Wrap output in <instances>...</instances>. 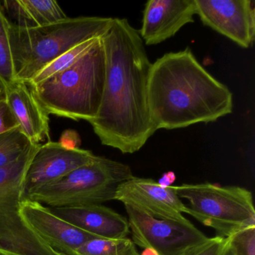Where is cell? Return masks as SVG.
I'll return each instance as SVG.
<instances>
[{"label": "cell", "mask_w": 255, "mask_h": 255, "mask_svg": "<svg viewBox=\"0 0 255 255\" xmlns=\"http://www.w3.org/2000/svg\"><path fill=\"white\" fill-rule=\"evenodd\" d=\"M101 41L105 83L98 116L89 124L104 145L135 153L156 131L148 105L152 63L138 30L126 18H113Z\"/></svg>", "instance_id": "1"}, {"label": "cell", "mask_w": 255, "mask_h": 255, "mask_svg": "<svg viewBox=\"0 0 255 255\" xmlns=\"http://www.w3.org/2000/svg\"><path fill=\"white\" fill-rule=\"evenodd\" d=\"M148 105L156 130L210 123L231 114L233 94L213 77L189 47L165 53L150 68Z\"/></svg>", "instance_id": "2"}, {"label": "cell", "mask_w": 255, "mask_h": 255, "mask_svg": "<svg viewBox=\"0 0 255 255\" xmlns=\"http://www.w3.org/2000/svg\"><path fill=\"white\" fill-rule=\"evenodd\" d=\"M113 21L112 17H67L36 28L20 27L11 22L9 41L16 81L27 83L70 49L88 40L102 38Z\"/></svg>", "instance_id": "3"}, {"label": "cell", "mask_w": 255, "mask_h": 255, "mask_svg": "<svg viewBox=\"0 0 255 255\" xmlns=\"http://www.w3.org/2000/svg\"><path fill=\"white\" fill-rule=\"evenodd\" d=\"M105 76V53L101 39L72 66L36 86H28L49 115L89 123L99 112Z\"/></svg>", "instance_id": "4"}, {"label": "cell", "mask_w": 255, "mask_h": 255, "mask_svg": "<svg viewBox=\"0 0 255 255\" xmlns=\"http://www.w3.org/2000/svg\"><path fill=\"white\" fill-rule=\"evenodd\" d=\"M173 189L180 199L187 201L185 213L214 229L219 237L229 238L255 227L253 196L246 188L204 183H184Z\"/></svg>", "instance_id": "5"}, {"label": "cell", "mask_w": 255, "mask_h": 255, "mask_svg": "<svg viewBox=\"0 0 255 255\" xmlns=\"http://www.w3.org/2000/svg\"><path fill=\"white\" fill-rule=\"evenodd\" d=\"M133 177L129 165L103 156L74 170L61 180L40 188L27 199L47 207L102 204L115 200L116 188Z\"/></svg>", "instance_id": "6"}, {"label": "cell", "mask_w": 255, "mask_h": 255, "mask_svg": "<svg viewBox=\"0 0 255 255\" xmlns=\"http://www.w3.org/2000/svg\"><path fill=\"white\" fill-rule=\"evenodd\" d=\"M40 144H32L15 162L0 168V250L14 255H65L50 247L20 214L21 184Z\"/></svg>", "instance_id": "7"}, {"label": "cell", "mask_w": 255, "mask_h": 255, "mask_svg": "<svg viewBox=\"0 0 255 255\" xmlns=\"http://www.w3.org/2000/svg\"><path fill=\"white\" fill-rule=\"evenodd\" d=\"M134 244L155 251L157 255H189L209 237L190 221L162 220L125 205Z\"/></svg>", "instance_id": "8"}, {"label": "cell", "mask_w": 255, "mask_h": 255, "mask_svg": "<svg viewBox=\"0 0 255 255\" xmlns=\"http://www.w3.org/2000/svg\"><path fill=\"white\" fill-rule=\"evenodd\" d=\"M98 156L91 150L68 149L59 142L40 144L32 157L21 184V201L40 188L63 178L74 170L92 163Z\"/></svg>", "instance_id": "9"}, {"label": "cell", "mask_w": 255, "mask_h": 255, "mask_svg": "<svg viewBox=\"0 0 255 255\" xmlns=\"http://www.w3.org/2000/svg\"><path fill=\"white\" fill-rule=\"evenodd\" d=\"M196 14L204 25L249 48L255 37V7L252 0H195Z\"/></svg>", "instance_id": "10"}, {"label": "cell", "mask_w": 255, "mask_h": 255, "mask_svg": "<svg viewBox=\"0 0 255 255\" xmlns=\"http://www.w3.org/2000/svg\"><path fill=\"white\" fill-rule=\"evenodd\" d=\"M115 200L150 217L183 221L186 205L173 186L162 187L152 179L132 177L116 188Z\"/></svg>", "instance_id": "11"}, {"label": "cell", "mask_w": 255, "mask_h": 255, "mask_svg": "<svg viewBox=\"0 0 255 255\" xmlns=\"http://www.w3.org/2000/svg\"><path fill=\"white\" fill-rule=\"evenodd\" d=\"M20 214L50 247L65 255H71L89 240L99 238L58 217L49 207L35 201H21Z\"/></svg>", "instance_id": "12"}, {"label": "cell", "mask_w": 255, "mask_h": 255, "mask_svg": "<svg viewBox=\"0 0 255 255\" xmlns=\"http://www.w3.org/2000/svg\"><path fill=\"white\" fill-rule=\"evenodd\" d=\"M195 0H150L138 31L143 42L156 45L174 36L183 26L194 22Z\"/></svg>", "instance_id": "13"}, {"label": "cell", "mask_w": 255, "mask_h": 255, "mask_svg": "<svg viewBox=\"0 0 255 255\" xmlns=\"http://www.w3.org/2000/svg\"><path fill=\"white\" fill-rule=\"evenodd\" d=\"M7 104L21 132L33 144L50 141V118L23 82L15 81L3 90Z\"/></svg>", "instance_id": "14"}, {"label": "cell", "mask_w": 255, "mask_h": 255, "mask_svg": "<svg viewBox=\"0 0 255 255\" xmlns=\"http://www.w3.org/2000/svg\"><path fill=\"white\" fill-rule=\"evenodd\" d=\"M49 209L58 217L99 238L123 239L129 234L128 219L102 204Z\"/></svg>", "instance_id": "15"}, {"label": "cell", "mask_w": 255, "mask_h": 255, "mask_svg": "<svg viewBox=\"0 0 255 255\" xmlns=\"http://www.w3.org/2000/svg\"><path fill=\"white\" fill-rule=\"evenodd\" d=\"M0 5L20 27H41L68 17L54 0H5Z\"/></svg>", "instance_id": "16"}, {"label": "cell", "mask_w": 255, "mask_h": 255, "mask_svg": "<svg viewBox=\"0 0 255 255\" xmlns=\"http://www.w3.org/2000/svg\"><path fill=\"white\" fill-rule=\"evenodd\" d=\"M101 39V38L88 40L70 49L63 54L52 61L48 65H46L41 71H38L29 82L26 83V84L29 87L36 86L50 78L52 76L72 66L85 55L87 54Z\"/></svg>", "instance_id": "17"}, {"label": "cell", "mask_w": 255, "mask_h": 255, "mask_svg": "<svg viewBox=\"0 0 255 255\" xmlns=\"http://www.w3.org/2000/svg\"><path fill=\"white\" fill-rule=\"evenodd\" d=\"M71 255H140L129 238H96L89 240L73 252Z\"/></svg>", "instance_id": "18"}, {"label": "cell", "mask_w": 255, "mask_h": 255, "mask_svg": "<svg viewBox=\"0 0 255 255\" xmlns=\"http://www.w3.org/2000/svg\"><path fill=\"white\" fill-rule=\"evenodd\" d=\"M10 23L11 21L0 5V87L2 91L16 81L9 41Z\"/></svg>", "instance_id": "19"}, {"label": "cell", "mask_w": 255, "mask_h": 255, "mask_svg": "<svg viewBox=\"0 0 255 255\" xmlns=\"http://www.w3.org/2000/svg\"><path fill=\"white\" fill-rule=\"evenodd\" d=\"M32 144L19 127L0 133V168L15 162Z\"/></svg>", "instance_id": "20"}, {"label": "cell", "mask_w": 255, "mask_h": 255, "mask_svg": "<svg viewBox=\"0 0 255 255\" xmlns=\"http://www.w3.org/2000/svg\"><path fill=\"white\" fill-rule=\"evenodd\" d=\"M235 255H255V227L229 237Z\"/></svg>", "instance_id": "21"}, {"label": "cell", "mask_w": 255, "mask_h": 255, "mask_svg": "<svg viewBox=\"0 0 255 255\" xmlns=\"http://www.w3.org/2000/svg\"><path fill=\"white\" fill-rule=\"evenodd\" d=\"M228 238L216 236L209 238L208 241L194 251L189 255H222Z\"/></svg>", "instance_id": "22"}, {"label": "cell", "mask_w": 255, "mask_h": 255, "mask_svg": "<svg viewBox=\"0 0 255 255\" xmlns=\"http://www.w3.org/2000/svg\"><path fill=\"white\" fill-rule=\"evenodd\" d=\"M18 123L6 102L5 95H0V133L17 128Z\"/></svg>", "instance_id": "23"}, {"label": "cell", "mask_w": 255, "mask_h": 255, "mask_svg": "<svg viewBox=\"0 0 255 255\" xmlns=\"http://www.w3.org/2000/svg\"><path fill=\"white\" fill-rule=\"evenodd\" d=\"M59 144L68 149L80 148L82 140L80 134L74 129H68L61 135Z\"/></svg>", "instance_id": "24"}, {"label": "cell", "mask_w": 255, "mask_h": 255, "mask_svg": "<svg viewBox=\"0 0 255 255\" xmlns=\"http://www.w3.org/2000/svg\"><path fill=\"white\" fill-rule=\"evenodd\" d=\"M176 175L173 171L164 173L159 181L157 182L162 187H170L175 181Z\"/></svg>", "instance_id": "25"}, {"label": "cell", "mask_w": 255, "mask_h": 255, "mask_svg": "<svg viewBox=\"0 0 255 255\" xmlns=\"http://www.w3.org/2000/svg\"><path fill=\"white\" fill-rule=\"evenodd\" d=\"M222 255H235L234 247L231 244L230 238H228V243H227L226 246H225Z\"/></svg>", "instance_id": "26"}, {"label": "cell", "mask_w": 255, "mask_h": 255, "mask_svg": "<svg viewBox=\"0 0 255 255\" xmlns=\"http://www.w3.org/2000/svg\"><path fill=\"white\" fill-rule=\"evenodd\" d=\"M157 255V254L156 253L155 251L152 250V249H144L141 255Z\"/></svg>", "instance_id": "27"}, {"label": "cell", "mask_w": 255, "mask_h": 255, "mask_svg": "<svg viewBox=\"0 0 255 255\" xmlns=\"http://www.w3.org/2000/svg\"><path fill=\"white\" fill-rule=\"evenodd\" d=\"M0 255H14L8 253V252H5V251L0 250Z\"/></svg>", "instance_id": "28"}, {"label": "cell", "mask_w": 255, "mask_h": 255, "mask_svg": "<svg viewBox=\"0 0 255 255\" xmlns=\"http://www.w3.org/2000/svg\"><path fill=\"white\" fill-rule=\"evenodd\" d=\"M3 92V91H2V88L0 87V95Z\"/></svg>", "instance_id": "29"}]
</instances>
